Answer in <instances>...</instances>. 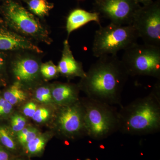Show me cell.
I'll return each instance as SVG.
<instances>
[{"label": "cell", "mask_w": 160, "mask_h": 160, "mask_svg": "<svg viewBox=\"0 0 160 160\" xmlns=\"http://www.w3.org/2000/svg\"><path fill=\"white\" fill-rule=\"evenodd\" d=\"M121 61L129 76L160 80V47L134 43L124 50Z\"/></svg>", "instance_id": "obj_5"}, {"label": "cell", "mask_w": 160, "mask_h": 160, "mask_svg": "<svg viewBox=\"0 0 160 160\" xmlns=\"http://www.w3.org/2000/svg\"><path fill=\"white\" fill-rule=\"evenodd\" d=\"M131 25L144 44L160 47V6L158 2L140 7Z\"/></svg>", "instance_id": "obj_6"}, {"label": "cell", "mask_w": 160, "mask_h": 160, "mask_svg": "<svg viewBox=\"0 0 160 160\" xmlns=\"http://www.w3.org/2000/svg\"><path fill=\"white\" fill-rule=\"evenodd\" d=\"M0 142L9 150H15L17 149L16 143L11 133L3 126H0Z\"/></svg>", "instance_id": "obj_19"}, {"label": "cell", "mask_w": 160, "mask_h": 160, "mask_svg": "<svg viewBox=\"0 0 160 160\" xmlns=\"http://www.w3.org/2000/svg\"><path fill=\"white\" fill-rule=\"evenodd\" d=\"M50 116V112L49 109L41 107L37 109L32 118L36 122L42 123L47 121Z\"/></svg>", "instance_id": "obj_23"}, {"label": "cell", "mask_w": 160, "mask_h": 160, "mask_svg": "<svg viewBox=\"0 0 160 160\" xmlns=\"http://www.w3.org/2000/svg\"><path fill=\"white\" fill-rule=\"evenodd\" d=\"M79 87L67 83H61L52 89L53 102L59 107L70 106L79 101Z\"/></svg>", "instance_id": "obj_12"}, {"label": "cell", "mask_w": 160, "mask_h": 160, "mask_svg": "<svg viewBox=\"0 0 160 160\" xmlns=\"http://www.w3.org/2000/svg\"><path fill=\"white\" fill-rule=\"evenodd\" d=\"M94 22L100 26V15L97 12H89L82 9H76L72 12L67 18L66 30L68 36L72 32L78 29L87 23Z\"/></svg>", "instance_id": "obj_13"}, {"label": "cell", "mask_w": 160, "mask_h": 160, "mask_svg": "<svg viewBox=\"0 0 160 160\" xmlns=\"http://www.w3.org/2000/svg\"><path fill=\"white\" fill-rule=\"evenodd\" d=\"M0 50H29L38 53L43 52L26 38L2 28H0Z\"/></svg>", "instance_id": "obj_10"}, {"label": "cell", "mask_w": 160, "mask_h": 160, "mask_svg": "<svg viewBox=\"0 0 160 160\" xmlns=\"http://www.w3.org/2000/svg\"><path fill=\"white\" fill-rule=\"evenodd\" d=\"M38 109L37 105L33 102H29L23 107L22 111L25 116L32 118Z\"/></svg>", "instance_id": "obj_25"}, {"label": "cell", "mask_w": 160, "mask_h": 160, "mask_svg": "<svg viewBox=\"0 0 160 160\" xmlns=\"http://www.w3.org/2000/svg\"><path fill=\"white\" fill-rule=\"evenodd\" d=\"M118 131L131 135L154 134L160 130V82L149 94L132 101L118 111Z\"/></svg>", "instance_id": "obj_2"}, {"label": "cell", "mask_w": 160, "mask_h": 160, "mask_svg": "<svg viewBox=\"0 0 160 160\" xmlns=\"http://www.w3.org/2000/svg\"><path fill=\"white\" fill-rule=\"evenodd\" d=\"M12 70L18 80L26 82L36 78L39 71V66L38 62L33 59L24 58L15 62Z\"/></svg>", "instance_id": "obj_14"}, {"label": "cell", "mask_w": 160, "mask_h": 160, "mask_svg": "<svg viewBox=\"0 0 160 160\" xmlns=\"http://www.w3.org/2000/svg\"><path fill=\"white\" fill-rule=\"evenodd\" d=\"M129 76L117 56H104L91 65L79 87L87 97L121 107L122 92Z\"/></svg>", "instance_id": "obj_1"}, {"label": "cell", "mask_w": 160, "mask_h": 160, "mask_svg": "<svg viewBox=\"0 0 160 160\" xmlns=\"http://www.w3.org/2000/svg\"><path fill=\"white\" fill-rule=\"evenodd\" d=\"M85 160H91L90 159H89V158H87V159H86Z\"/></svg>", "instance_id": "obj_29"}, {"label": "cell", "mask_w": 160, "mask_h": 160, "mask_svg": "<svg viewBox=\"0 0 160 160\" xmlns=\"http://www.w3.org/2000/svg\"><path fill=\"white\" fill-rule=\"evenodd\" d=\"M17 134L19 142L25 147L29 142L39 135L40 133L37 129L29 126L25 127Z\"/></svg>", "instance_id": "obj_18"}, {"label": "cell", "mask_w": 160, "mask_h": 160, "mask_svg": "<svg viewBox=\"0 0 160 160\" xmlns=\"http://www.w3.org/2000/svg\"><path fill=\"white\" fill-rule=\"evenodd\" d=\"M56 124L60 133L65 137L73 139L87 135L85 121V110L81 100L70 106L60 107Z\"/></svg>", "instance_id": "obj_7"}, {"label": "cell", "mask_w": 160, "mask_h": 160, "mask_svg": "<svg viewBox=\"0 0 160 160\" xmlns=\"http://www.w3.org/2000/svg\"><path fill=\"white\" fill-rule=\"evenodd\" d=\"M58 70L64 76L69 78L79 77L81 78L86 76L82 63L74 58L68 40H65L62 58L58 66Z\"/></svg>", "instance_id": "obj_11"}, {"label": "cell", "mask_w": 160, "mask_h": 160, "mask_svg": "<svg viewBox=\"0 0 160 160\" xmlns=\"http://www.w3.org/2000/svg\"><path fill=\"white\" fill-rule=\"evenodd\" d=\"M21 160V159H16V160Z\"/></svg>", "instance_id": "obj_30"}, {"label": "cell", "mask_w": 160, "mask_h": 160, "mask_svg": "<svg viewBox=\"0 0 160 160\" xmlns=\"http://www.w3.org/2000/svg\"><path fill=\"white\" fill-rule=\"evenodd\" d=\"M81 101L88 136L102 140L118 131V113L114 106L87 97Z\"/></svg>", "instance_id": "obj_3"}, {"label": "cell", "mask_w": 160, "mask_h": 160, "mask_svg": "<svg viewBox=\"0 0 160 160\" xmlns=\"http://www.w3.org/2000/svg\"><path fill=\"white\" fill-rule=\"evenodd\" d=\"M4 98L12 106L26 101L27 98L26 92L19 82H15L4 93Z\"/></svg>", "instance_id": "obj_15"}, {"label": "cell", "mask_w": 160, "mask_h": 160, "mask_svg": "<svg viewBox=\"0 0 160 160\" xmlns=\"http://www.w3.org/2000/svg\"><path fill=\"white\" fill-rule=\"evenodd\" d=\"M47 142V138L44 135H39L31 140L25 146L27 152L31 155H37L44 150Z\"/></svg>", "instance_id": "obj_16"}, {"label": "cell", "mask_w": 160, "mask_h": 160, "mask_svg": "<svg viewBox=\"0 0 160 160\" xmlns=\"http://www.w3.org/2000/svg\"><path fill=\"white\" fill-rule=\"evenodd\" d=\"M35 97L39 102L46 104L53 103L51 90L48 87L43 86L38 88L35 92Z\"/></svg>", "instance_id": "obj_20"}, {"label": "cell", "mask_w": 160, "mask_h": 160, "mask_svg": "<svg viewBox=\"0 0 160 160\" xmlns=\"http://www.w3.org/2000/svg\"><path fill=\"white\" fill-rule=\"evenodd\" d=\"M6 15L10 25L18 31L35 37L47 36V32L38 20L18 3L9 1L6 6Z\"/></svg>", "instance_id": "obj_8"}, {"label": "cell", "mask_w": 160, "mask_h": 160, "mask_svg": "<svg viewBox=\"0 0 160 160\" xmlns=\"http://www.w3.org/2000/svg\"><path fill=\"white\" fill-rule=\"evenodd\" d=\"M26 119L23 116L20 114H14L11 119V129L14 133L19 132L24 129L26 125Z\"/></svg>", "instance_id": "obj_21"}, {"label": "cell", "mask_w": 160, "mask_h": 160, "mask_svg": "<svg viewBox=\"0 0 160 160\" xmlns=\"http://www.w3.org/2000/svg\"><path fill=\"white\" fill-rule=\"evenodd\" d=\"M97 12L120 26L131 25L136 12L140 8L135 0H97Z\"/></svg>", "instance_id": "obj_9"}, {"label": "cell", "mask_w": 160, "mask_h": 160, "mask_svg": "<svg viewBox=\"0 0 160 160\" xmlns=\"http://www.w3.org/2000/svg\"><path fill=\"white\" fill-rule=\"evenodd\" d=\"M9 155L7 152L0 147V160H9Z\"/></svg>", "instance_id": "obj_26"}, {"label": "cell", "mask_w": 160, "mask_h": 160, "mask_svg": "<svg viewBox=\"0 0 160 160\" xmlns=\"http://www.w3.org/2000/svg\"><path fill=\"white\" fill-rule=\"evenodd\" d=\"M13 110V106L4 98H0V117L10 114Z\"/></svg>", "instance_id": "obj_24"}, {"label": "cell", "mask_w": 160, "mask_h": 160, "mask_svg": "<svg viewBox=\"0 0 160 160\" xmlns=\"http://www.w3.org/2000/svg\"><path fill=\"white\" fill-rule=\"evenodd\" d=\"M4 64V59L0 56V71L2 68Z\"/></svg>", "instance_id": "obj_28"}, {"label": "cell", "mask_w": 160, "mask_h": 160, "mask_svg": "<svg viewBox=\"0 0 160 160\" xmlns=\"http://www.w3.org/2000/svg\"><path fill=\"white\" fill-rule=\"evenodd\" d=\"M40 71L43 77L46 78H54L59 72L58 67L55 66L52 62L42 64L41 66Z\"/></svg>", "instance_id": "obj_22"}, {"label": "cell", "mask_w": 160, "mask_h": 160, "mask_svg": "<svg viewBox=\"0 0 160 160\" xmlns=\"http://www.w3.org/2000/svg\"><path fill=\"white\" fill-rule=\"evenodd\" d=\"M28 6L32 12L39 17L46 15L51 9V6L46 0H30Z\"/></svg>", "instance_id": "obj_17"}, {"label": "cell", "mask_w": 160, "mask_h": 160, "mask_svg": "<svg viewBox=\"0 0 160 160\" xmlns=\"http://www.w3.org/2000/svg\"><path fill=\"white\" fill-rule=\"evenodd\" d=\"M138 38L131 25L120 26L110 23L100 26L95 32L92 46L93 56L99 58L107 55H117L121 50L137 42Z\"/></svg>", "instance_id": "obj_4"}, {"label": "cell", "mask_w": 160, "mask_h": 160, "mask_svg": "<svg viewBox=\"0 0 160 160\" xmlns=\"http://www.w3.org/2000/svg\"><path fill=\"white\" fill-rule=\"evenodd\" d=\"M135 1L138 4L142 3L144 6L149 5L152 2V0H135Z\"/></svg>", "instance_id": "obj_27"}]
</instances>
